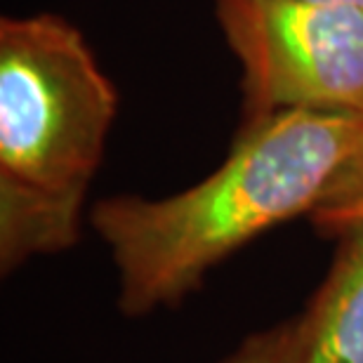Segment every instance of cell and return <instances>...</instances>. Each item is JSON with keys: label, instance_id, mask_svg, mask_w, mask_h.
I'll use <instances>...</instances> for the list:
<instances>
[{"label": "cell", "instance_id": "cell-1", "mask_svg": "<svg viewBox=\"0 0 363 363\" xmlns=\"http://www.w3.org/2000/svg\"><path fill=\"white\" fill-rule=\"evenodd\" d=\"M363 156V111H283L250 118L199 184L163 199L111 196L90 224L118 272V307H175L252 238L311 215Z\"/></svg>", "mask_w": 363, "mask_h": 363}, {"label": "cell", "instance_id": "cell-2", "mask_svg": "<svg viewBox=\"0 0 363 363\" xmlns=\"http://www.w3.org/2000/svg\"><path fill=\"white\" fill-rule=\"evenodd\" d=\"M118 92L60 14L0 19V267L71 248Z\"/></svg>", "mask_w": 363, "mask_h": 363}, {"label": "cell", "instance_id": "cell-3", "mask_svg": "<svg viewBox=\"0 0 363 363\" xmlns=\"http://www.w3.org/2000/svg\"><path fill=\"white\" fill-rule=\"evenodd\" d=\"M243 71L245 121L363 111V10L321 0H215Z\"/></svg>", "mask_w": 363, "mask_h": 363}, {"label": "cell", "instance_id": "cell-4", "mask_svg": "<svg viewBox=\"0 0 363 363\" xmlns=\"http://www.w3.org/2000/svg\"><path fill=\"white\" fill-rule=\"evenodd\" d=\"M330 272L302 311V363H363V220L337 234Z\"/></svg>", "mask_w": 363, "mask_h": 363}, {"label": "cell", "instance_id": "cell-5", "mask_svg": "<svg viewBox=\"0 0 363 363\" xmlns=\"http://www.w3.org/2000/svg\"><path fill=\"white\" fill-rule=\"evenodd\" d=\"M222 363H302V318L295 316L250 335Z\"/></svg>", "mask_w": 363, "mask_h": 363}, {"label": "cell", "instance_id": "cell-6", "mask_svg": "<svg viewBox=\"0 0 363 363\" xmlns=\"http://www.w3.org/2000/svg\"><path fill=\"white\" fill-rule=\"evenodd\" d=\"M318 231L337 236L350 224L363 220V156L352 163L328 199L309 215Z\"/></svg>", "mask_w": 363, "mask_h": 363}, {"label": "cell", "instance_id": "cell-7", "mask_svg": "<svg viewBox=\"0 0 363 363\" xmlns=\"http://www.w3.org/2000/svg\"><path fill=\"white\" fill-rule=\"evenodd\" d=\"M321 3H340V5H352L363 10V0H321Z\"/></svg>", "mask_w": 363, "mask_h": 363}]
</instances>
